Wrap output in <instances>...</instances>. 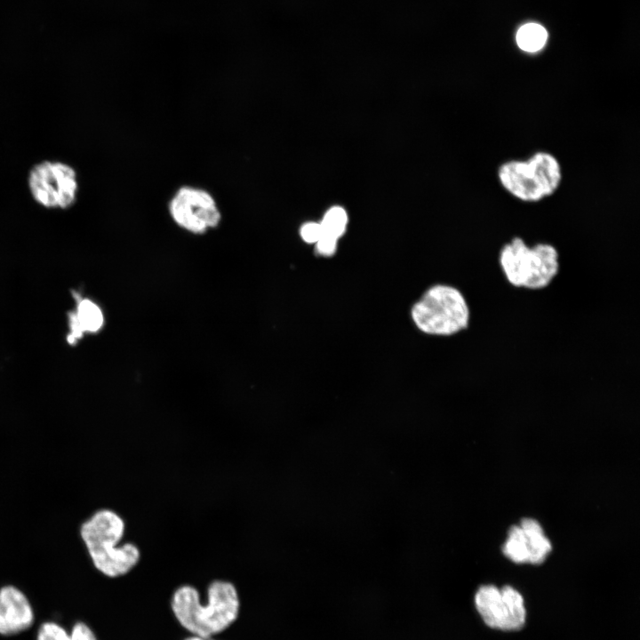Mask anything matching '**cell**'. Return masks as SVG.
I'll return each instance as SVG.
<instances>
[{
  "label": "cell",
  "mask_w": 640,
  "mask_h": 640,
  "mask_svg": "<svg viewBox=\"0 0 640 640\" xmlns=\"http://www.w3.org/2000/svg\"><path fill=\"white\" fill-rule=\"evenodd\" d=\"M126 523L116 511L102 508L79 526V537L94 568L108 578L129 573L140 563L141 552L134 542H124Z\"/></svg>",
  "instance_id": "6da1fadb"
},
{
  "label": "cell",
  "mask_w": 640,
  "mask_h": 640,
  "mask_svg": "<svg viewBox=\"0 0 640 640\" xmlns=\"http://www.w3.org/2000/svg\"><path fill=\"white\" fill-rule=\"evenodd\" d=\"M172 610L180 624L195 636L211 637L228 628L237 618L240 601L234 584L215 580L207 588V602L201 603L196 588L182 585L173 593Z\"/></svg>",
  "instance_id": "7a4b0ae2"
},
{
  "label": "cell",
  "mask_w": 640,
  "mask_h": 640,
  "mask_svg": "<svg viewBox=\"0 0 640 640\" xmlns=\"http://www.w3.org/2000/svg\"><path fill=\"white\" fill-rule=\"evenodd\" d=\"M498 264L509 285L531 292L548 288L561 268L559 252L553 244L528 245L520 236H514L501 246Z\"/></svg>",
  "instance_id": "3957f363"
},
{
  "label": "cell",
  "mask_w": 640,
  "mask_h": 640,
  "mask_svg": "<svg viewBox=\"0 0 640 640\" xmlns=\"http://www.w3.org/2000/svg\"><path fill=\"white\" fill-rule=\"evenodd\" d=\"M415 326L423 333L452 336L468 328L471 311L468 300L457 287L445 284L430 286L411 310Z\"/></svg>",
  "instance_id": "277c9868"
},
{
  "label": "cell",
  "mask_w": 640,
  "mask_h": 640,
  "mask_svg": "<svg viewBox=\"0 0 640 640\" xmlns=\"http://www.w3.org/2000/svg\"><path fill=\"white\" fill-rule=\"evenodd\" d=\"M501 186L523 202L534 203L552 196L562 181V168L555 156L537 151L527 160H509L498 168Z\"/></svg>",
  "instance_id": "5b68a950"
},
{
  "label": "cell",
  "mask_w": 640,
  "mask_h": 640,
  "mask_svg": "<svg viewBox=\"0 0 640 640\" xmlns=\"http://www.w3.org/2000/svg\"><path fill=\"white\" fill-rule=\"evenodd\" d=\"M28 185L33 199L50 209H67L77 196L76 170L59 161H42L28 172Z\"/></svg>",
  "instance_id": "8992f818"
},
{
  "label": "cell",
  "mask_w": 640,
  "mask_h": 640,
  "mask_svg": "<svg viewBox=\"0 0 640 640\" xmlns=\"http://www.w3.org/2000/svg\"><path fill=\"white\" fill-rule=\"evenodd\" d=\"M474 604L484 624L492 629L518 631L525 625L524 596L512 586L482 585L475 594Z\"/></svg>",
  "instance_id": "52a82bcc"
},
{
  "label": "cell",
  "mask_w": 640,
  "mask_h": 640,
  "mask_svg": "<svg viewBox=\"0 0 640 640\" xmlns=\"http://www.w3.org/2000/svg\"><path fill=\"white\" fill-rule=\"evenodd\" d=\"M168 211L180 228L196 235L218 227L221 220L214 196L206 189L194 186L179 188L169 201Z\"/></svg>",
  "instance_id": "ba28073f"
},
{
  "label": "cell",
  "mask_w": 640,
  "mask_h": 640,
  "mask_svg": "<svg viewBox=\"0 0 640 640\" xmlns=\"http://www.w3.org/2000/svg\"><path fill=\"white\" fill-rule=\"evenodd\" d=\"M34 620V610L22 590L14 585L0 588V635L20 634L28 629Z\"/></svg>",
  "instance_id": "9c48e42d"
},
{
  "label": "cell",
  "mask_w": 640,
  "mask_h": 640,
  "mask_svg": "<svg viewBox=\"0 0 640 640\" xmlns=\"http://www.w3.org/2000/svg\"><path fill=\"white\" fill-rule=\"evenodd\" d=\"M70 321L71 337L77 338L84 332H98L103 325L104 317L97 304L88 299H84L79 300Z\"/></svg>",
  "instance_id": "30bf717a"
},
{
  "label": "cell",
  "mask_w": 640,
  "mask_h": 640,
  "mask_svg": "<svg viewBox=\"0 0 640 640\" xmlns=\"http://www.w3.org/2000/svg\"><path fill=\"white\" fill-rule=\"evenodd\" d=\"M548 33L537 23L523 25L517 31L516 40L518 47L527 52H536L546 44Z\"/></svg>",
  "instance_id": "8fae6325"
},
{
  "label": "cell",
  "mask_w": 640,
  "mask_h": 640,
  "mask_svg": "<svg viewBox=\"0 0 640 640\" xmlns=\"http://www.w3.org/2000/svg\"><path fill=\"white\" fill-rule=\"evenodd\" d=\"M503 553L515 563H528L527 539L520 526L510 527L508 538L503 546Z\"/></svg>",
  "instance_id": "7c38bea8"
},
{
  "label": "cell",
  "mask_w": 640,
  "mask_h": 640,
  "mask_svg": "<svg viewBox=\"0 0 640 640\" xmlns=\"http://www.w3.org/2000/svg\"><path fill=\"white\" fill-rule=\"evenodd\" d=\"M348 223V215L341 207L331 208L320 222L322 236L338 240L345 232Z\"/></svg>",
  "instance_id": "4fadbf2b"
},
{
  "label": "cell",
  "mask_w": 640,
  "mask_h": 640,
  "mask_svg": "<svg viewBox=\"0 0 640 640\" xmlns=\"http://www.w3.org/2000/svg\"><path fill=\"white\" fill-rule=\"evenodd\" d=\"M527 545L529 552L528 563L532 564L542 563L552 548L550 541L544 533L528 539Z\"/></svg>",
  "instance_id": "5bb4252c"
},
{
  "label": "cell",
  "mask_w": 640,
  "mask_h": 640,
  "mask_svg": "<svg viewBox=\"0 0 640 640\" xmlns=\"http://www.w3.org/2000/svg\"><path fill=\"white\" fill-rule=\"evenodd\" d=\"M36 640H70V636L57 622L46 621L38 628Z\"/></svg>",
  "instance_id": "9a60e30c"
},
{
  "label": "cell",
  "mask_w": 640,
  "mask_h": 640,
  "mask_svg": "<svg viewBox=\"0 0 640 640\" xmlns=\"http://www.w3.org/2000/svg\"><path fill=\"white\" fill-rule=\"evenodd\" d=\"M300 235L304 242L308 244H316L322 236V228L320 223H305L300 228Z\"/></svg>",
  "instance_id": "2e32d148"
},
{
  "label": "cell",
  "mask_w": 640,
  "mask_h": 640,
  "mask_svg": "<svg viewBox=\"0 0 640 640\" xmlns=\"http://www.w3.org/2000/svg\"><path fill=\"white\" fill-rule=\"evenodd\" d=\"M70 640H98L92 629L84 622H76L69 633Z\"/></svg>",
  "instance_id": "e0dca14e"
},
{
  "label": "cell",
  "mask_w": 640,
  "mask_h": 640,
  "mask_svg": "<svg viewBox=\"0 0 640 640\" xmlns=\"http://www.w3.org/2000/svg\"><path fill=\"white\" fill-rule=\"evenodd\" d=\"M337 243L338 240L332 237L321 236L319 240L316 243V248L320 255L328 257L335 253Z\"/></svg>",
  "instance_id": "ac0fdd59"
},
{
  "label": "cell",
  "mask_w": 640,
  "mask_h": 640,
  "mask_svg": "<svg viewBox=\"0 0 640 640\" xmlns=\"http://www.w3.org/2000/svg\"><path fill=\"white\" fill-rule=\"evenodd\" d=\"M520 527L527 540L543 534L540 524L532 518H524L521 521Z\"/></svg>",
  "instance_id": "d6986e66"
},
{
  "label": "cell",
  "mask_w": 640,
  "mask_h": 640,
  "mask_svg": "<svg viewBox=\"0 0 640 640\" xmlns=\"http://www.w3.org/2000/svg\"><path fill=\"white\" fill-rule=\"evenodd\" d=\"M185 640H212V639L211 637H204V636L193 635L192 636L188 637Z\"/></svg>",
  "instance_id": "ffe728a7"
}]
</instances>
